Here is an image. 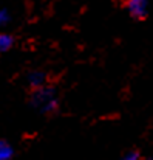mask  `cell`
Listing matches in <instances>:
<instances>
[{
    "label": "cell",
    "mask_w": 153,
    "mask_h": 160,
    "mask_svg": "<svg viewBox=\"0 0 153 160\" xmlns=\"http://www.w3.org/2000/svg\"><path fill=\"white\" fill-rule=\"evenodd\" d=\"M14 156L12 146L6 140H0V160H11Z\"/></svg>",
    "instance_id": "cell-4"
},
{
    "label": "cell",
    "mask_w": 153,
    "mask_h": 160,
    "mask_svg": "<svg viewBox=\"0 0 153 160\" xmlns=\"http://www.w3.org/2000/svg\"><path fill=\"white\" fill-rule=\"evenodd\" d=\"M124 6L128 11V14L136 20H142L147 17L149 0H125Z\"/></svg>",
    "instance_id": "cell-2"
},
{
    "label": "cell",
    "mask_w": 153,
    "mask_h": 160,
    "mask_svg": "<svg viewBox=\"0 0 153 160\" xmlns=\"http://www.w3.org/2000/svg\"><path fill=\"white\" fill-rule=\"evenodd\" d=\"M28 84L33 87V89H37V87H42L47 84V75L40 70H34V72H30L28 73Z\"/></svg>",
    "instance_id": "cell-3"
},
{
    "label": "cell",
    "mask_w": 153,
    "mask_h": 160,
    "mask_svg": "<svg viewBox=\"0 0 153 160\" xmlns=\"http://www.w3.org/2000/svg\"><path fill=\"white\" fill-rule=\"evenodd\" d=\"M8 19H9V17H8V12H6L5 9H2V11H0V27L5 25V23L8 22Z\"/></svg>",
    "instance_id": "cell-7"
},
{
    "label": "cell",
    "mask_w": 153,
    "mask_h": 160,
    "mask_svg": "<svg viewBox=\"0 0 153 160\" xmlns=\"http://www.w3.org/2000/svg\"><path fill=\"white\" fill-rule=\"evenodd\" d=\"M119 160H141V156H139L138 151H132V152L125 154L124 157H121Z\"/></svg>",
    "instance_id": "cell-6"
},
{
    "label": "cell",
    "mask_w": 153,
    "mask_h": 160,
    "mask_svg": "<svg viewBox=\"0 0 153 160\" xmlns=\"http://www.w3.org/2000/svg\"><path fill=\"white\" fill-rule=\"evenodd\" d=\"M12 45H14V39H12V36L5 34V33H0V53L8 52Z\"/></svg>",
    "instance_id": "cell-5"
},
{
    "label": "cell",
    "mask_w": 153,
    "mask_h": 160,
    "mask_svg": "<svg viewBox=\"0 0 153 160\" xmlns=\"http://www.w3.org/2000/svg\"><path fill=\"white\" fill-rule=\"evenodd\" d=\"M149 160H153V159H149Z\"/></svg>",
    "instance_id": "cell-8"
},
{
    "label": "cell",
    "mask_w": 153,
    "mask_h": 160,
    "mask_svg": "<svg viewBox=\"0 0 153 160\" xmlns=\"http://www.w3.org/2000/svg\"><path fill=\"white\" fill-rule=\"evenodd\" d=\"M31 106L39 109L44 113L54 112L57 109V106H59L56 89L47 86V84L42 86V87L34 89V93L31 95Z\"/></svg>",
    "instance_id": "cell-1"
}]
</instances>
